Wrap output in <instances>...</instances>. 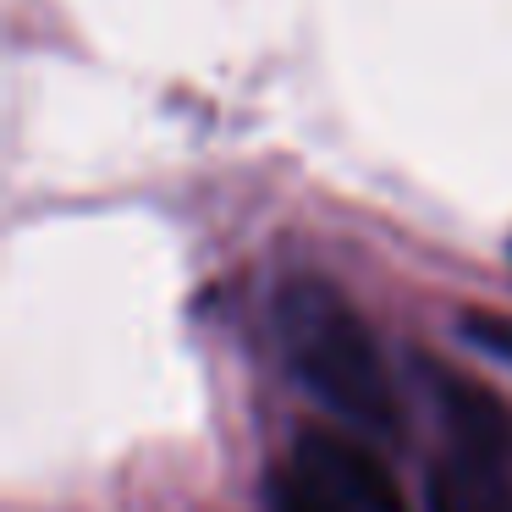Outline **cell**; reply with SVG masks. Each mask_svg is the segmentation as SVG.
<instances>
[{
	"instance_id": "6da1fadb",
	"label": "cell",
	"mask_w": 512,
	"mask_h": 512,
	"mask_svg": "<svg viewBox=\"0 0 512 512\" xmlns=\"http://www.w3.org/2000/svg\"><path fill=\"white\" fill-rule=\"evenodd\" d=\"M270 320H276V342L287 369L331 419H342L358 435H380V441L402 430L386 353H380L375 331L364 325V314L331 281L325 276L281 281Z\"/></svg>"
},
{
	"instance_id": "3957f363",
	"label": "cell",
	"mask_w": 512,
	"mask_h": 512,
	"mask_svg": "<svg viewBox=\"0 0 512 512\" xmlns=\"http://www.w3.org/2000/svg\"><path fill=\"white\" fill-rule=\"evenodd\" d=\"M424 380H430L435 402H441L446 452L485 457V463H512V419L496 391H485L479 380L457 375V369H441V364H424Z\"/></svg>"
},
{
	"instance_id": "277c9868",
	"label": "cell",
	"mask_w": 512,
	"mask_h": 512,
	"mask_svg": "<svg viewBox=\"0 0 512 512\" xmlns=\"http://www.w3.org/2000/svg\"><path fill=\"white\" fill-rule=\"evenodd\" d=\"M424 507L430 512H512L507 463H485V457L446 452L441 463L430 468Z\"/></svg>"
},
{
	"instance_id": "7a4b0ae2",
	"label": "cell",
	"mask_w": 512,
	"mask_h": 512,
	"mask_svg": "<svg viewBox=\"0 0 512 512\" xmlns=\"http://www.w3.org/2000/svg\"><path fill=\"white\" fill-rule=\"evenodd\" d=\"M292 463L320 479L347 512H408V501H402L391 468L380 463V452H369V446L347 430L303 424L298 446H292Z\"/></svg>"
},
{
	"instance_id": "8992f818",
	"label": "cell",
	"mask_w": 512,
	"mask_h": 512,
	"mask_svg": "<svg viewBox=\"0 0 512 512\" xmlns=\"http://www.w3.org/2000/svg\"><path fill=\"white\" fill-rule=\"evenodd\" d=\"M463 336L474 347H485V353H496V358L512 364V320L507 314H463Z\"/></svg>"
},
{
	"instance_id": "5b68a950",
	"label": "cell",
	"mask_w": 512,
	"mask_h": 512,
	"mask_svg": "<svg viewBox=\"0 0 512 512\" xmlns=\"http://www.w3.org/2000/svg\"><path fill=\"white\" fill-rule=\"evenodd\" d=\"M270 512H347V507L314 474H303L298 463H287V468L270 474Z\"/></svg>"
}]
</instances>
